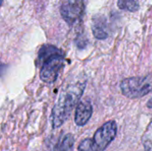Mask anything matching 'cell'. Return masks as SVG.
<instances>
[{
    "mask_svg": "<svg viewBox=\"0 0 152 151\" xmlns=\"http://www.w3.org/2000/svg\"><path fill=\"white\" fill-rule=\"evenodd\" d=\"M85 89V82L72 83L63 87L52 110L51 121L53 129L59 128L69 119L73 109L79 103Z\"/></svg>",
    "mask_w": 152,
    "mask_h": 151,
    "instance_id": "obj_1",
    "label": "cell"
},
{
    "mask_svg": "<svg viewBox=\"0 0 152 151\" xmlns=\"http://www.w3.org/2000/svg\"><path fill=\"white\" fill-rule=\"evenodd\" d=\"M40 79L47 84L55 82L64 66V54L54 45L45 44L38 52Z\"/></svg>",
    "mask_w": 152,
    "mask_h": 151,
    "instance_id": "obj_2",
    "label": "cell"
},
{
    "mask_svg": "<svg viewBox=\"0 0 152 151\" xmlns=\"http://www.w3.org/2000/svg\"><path fill=\"white\" fill-rule=\"evenodd\" d=\"M120 89L129 99L142 98L152 93V75L125 78L120 83Z\"/></svg>",
    "mask_w": 152,
    "mask_h": 151,
    "instance_id": "obj_3",
    "label": "cell"
},
{
    "mask_svg": "<svg viewBox=\"0 0 152 151\" xmlns=\"http://www.w3.org/2000/svg\"><path fill=\"white\" fill-rule=\"evenodd\" d=\"M118 132L117 123L113 120L103 124L94 133L92 144L94 151H104L115 140Z\"/></svg>",
    "mask_w": 152,
    "mask_h": 151,
    "instance_id": "obj_4",
    "label": "cell"
},
{
    "mask_svg": "<svg viewBox=\"0 0 152 151\" xmlns=\"http://www.w3.org/2000/svg\"><path fill=\"white\" fill-rule=\"evenodd\" d=\"M85 8V0H61L60 12L67 24L73 26L82 19Z\"/></svg>",
    "mask_w": 152,
    "mask_h": 151,
    "instance_id": "obj_5",
    "label": "cell"
},
{
    "mask_svg": "<svg viewBox=\"0 0 152 151\" xmlns=\"http://www.w3.org/2000/svg\"><path fill=\"white\" fill-rule=\"evenodd\" d=\"M93 115V106L89 101H81L76 109L75 123L77 126H84Z\"/></svg>",
    "mask_w": 152,
    "mask_h": 151,
    "instance_id": "obj_6",
    "label": "cell"
},
{
    "mask_svg": "<svg viewBox=\"0 0 152 151\" xmlns=\"http://www.w3.org/2000/svg\"><path fill=\"white\" fill-rule=\"evenodd\" d=\"M92 30L97 39H106L109 36L106 18L101 14H96L92 19Z\"/></svg>",
    "mask_w": 152,
    "mask_h": 151,
    "instance_id": "obj_7",
    "label": "cell"
},
{
    "mask_svg": "<svg viewBox=\"0 0 152 151\" xmlns=\"http://www.w3.org/2000/svg\"><path fill=\"white\" fill-rule=\"evenodd\" d=\"M75 144V138L71 133L59 137L53 144L52 151H72Z\"/></svg>",
    "mask_w": 152,
    "mask_h": 151,
    "instance_id": "obj_8",
    "label": "cell"
},
{
    "mask_svg": "<svg viewBox=\"0 0 152 151\" xmlns=\"http://www.w3.org/2000/svg\"><path fill=\"white\" fill-rule=\"evenodd\" d=\"M118 6L121 10L136 12L139 9L138 0H118Z\"/></svg>",
    "mask_w": 152,
    "mask_h": 151,
    "instance_id": "obj_9",
    "label": "cell"
},
{
    "mask_svg": "<svg viewBox=\"0 0 152 151\" xmlns=\"http://www.w3.org/2000/svg\"><path fill=\"white\" fill-rule=\"evenodd\" d=\"M77 151H94L92 144V139L87 138L83 140L77 147Z\"/></svg>",
    "mask_w": 152,
    "mask_h": 151,
    "instance_id": "obj_10",
    "label": "cell"
},
{
    "mask_svg": "<svg viewBox=\"0 0 152 151\" xmlns=\"http://www.w3.org/2000/svg\"><path fill=\"white\" fill-rule=\"evenodd\" d=\"M152 151V142H149L148 143H145V150Z\"/></svg>",
    "mask_w": 152,
    "mask_h": 151,
    "instance_id": "obj_11",
    "label": "cell"
},
{
    "mask_svg": "<svg viewBox=\"0 0 152 151\" xmlns=\"http://www.w3.org/2000/svg\"><path fill=\"white\" fill-rule=\"evenodd\" d=\"M147 107H148L149 109H152V98L147 102Z\"/></svg>",
    "mask_w": 152,
    "mask_h": 151,
    "instance_id": "obj_12",
    "label": "cell"
}]
</instances>
